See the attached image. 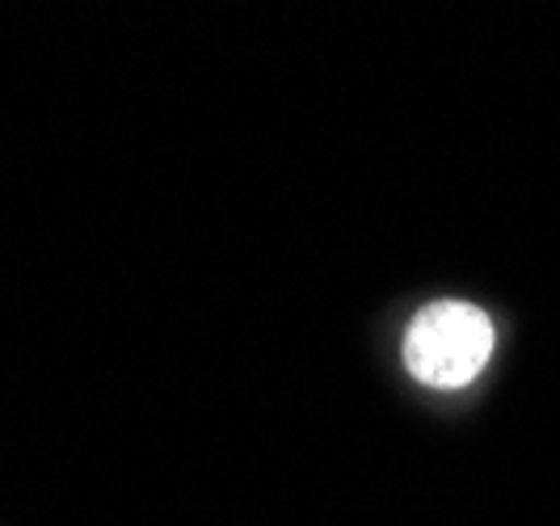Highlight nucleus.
Listing matches in <instances>:
<instances>
[{"label": "nucleus", "instance_id": "nucleus-1", "mask_svg": "<svg viewBox=\"0 0 560 526\" xmlns=\"http://www.w3.org/2000/svg\"><path fill=\"white\" fill-rule=\"evenodd\" d=\"M493 354L489 316L459 300L421 307L405 332V366L425 388H464L472 384Z\"/></svg>", "mask_w": 560, "mask_h": 526}]
</instances>
